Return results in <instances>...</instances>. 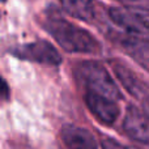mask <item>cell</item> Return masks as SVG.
<instances>
[{
    "instance_id": "8fae6325",
    "label": "cell",
    "mask_w": 149,
    "mask_h": 149,
    "mask_svg": "<svg viewBox=\"0 0 149 149\" xmlns=\"http://www.w3.org/2000/svg\"><path fill=\"white\" fill-rule=\"evenodd\" d=\"M102 149H136L134 147H126V145H122L120 143L115 141V140H103L102 141Z\"/></svg>"
},
{
    "instance_id": "9a60e30c",
    "label": "cell",
    "mask_w": 149,
    "mask_h": 149,
    "mask_svg": "<svg viewBox=\"0 0 149 149\" xmlns=\"http://www.w3.org/2000/svg\"><path fill=\"white\" fill-rule=\"evenodd\" d=\"M0 1H5V0H0Z\"/></svg>"
},
{
    "instance_id": "6da1fadb",
    "label": "cell",
    "mask_w": 149,
    "mask_h": 149,
    "mask_svg": "<svg viewBox=\"0 0 149 149\" xmlns=\"http://www.w3.org/2000/svg\"><path fill=\"white\" fill-rule=\"evenodd\" d=\"M45 28L65 51L85 54L100 51V45L94 37L62 17L50 16L45 21Z\"/></svg>"
},
{
    "instance_id": "3957f363",
    "label": "cell",
    "mask_w": 149,
    "mask_h": 149,
    "mask_svg": "<svg viewBox=\"0 0 149 149\" xmlns=\"http://www.w3.org/2000/svg\"><path fill=\"white\" fill-rule=\"evenodd\" d=\"M110 18L120 28L137 34H149V8L116 7L109 10Z\"/></svg>"
},
{
    "instance_id": "7c38bea8",
    "label": "cell",
    "mask_w": 149,
    "mask_h": 149,
    "mask_svg": "<svg viewBox=\"0 0 149 149\" xmlns=\"http://www.w3.org/2000/svg\"><path fill=\"white\" fill-rule=\"evenodd\" d=\"M9 98V86H8L5 79L0 74V100H8Z\"/></svg>"
},
{
    "instance_id": "52a82bcc",
    "label": "cell",
    "mask_w": 149,
    "mask_h": 149,
    "mask_svg": "<svg viewBox=\"0 0 149 149\" xmlns=\"http://www.w3.org/2000/svg\"><path fill=\"white\" fill-rule=\"evenodd\" d=\"M123 50L145 71L149 72V39L139 37H122L119 39Z\"/></svg>"
},
{
    "instance_id": "8992f818",
    "label": "cell",
    "mask_w": 149,
    "mask_h": 149,
    "mask_svg": "<svg viewBox=\"0 0 149 149\" xmlns=\"http://www.w3.org/2000/svg\"><path fill=\"white\" fill-rule=\"evenodd\" d=\"M85 102L92 114L105 124H113L119 116V107L115 101L93 92H86Z\"/></svg>"
},
{
    "instance_id": "ba28073f",
    "label": "cell",
    "mask_w": 149,
    "mask_h": 149,
    "mask_svg": "<svg viewBox=\"0 0 149 149\" xmlns=\"http://www.w3.org/2000/svg\"><path fill=\"white\" fill-rule=\"evenodd\" d=\"M62 139L68 149H98L93 135L81 127L64 126Z\"/></svg>"
},
{
    "instance_id": "4fadbf2b",
    "label": "cell",
    "mask_w": 149,
    "mask_h": 149,
    "mask_svg": "<svg viewBox=\"0 0 149 149\" xmlns=\"http://www.w3.org/2000/svg\"><path fill=\"white\" fill-rule=\"evenodd\" d=\"M118 1L127 4L128 7H141L149 8V0H118Z\"/></svg>"
},
{
    "instance_id": "277c9868",
    "label": "cell",
    "mask_w": 149,
    "mask_h": 149,
    "mask_svg": "<svg viewBox=\"0 0 149 149\" xmlns=\"http://www.w3.org/2000/svg\"><path fill=\"white\" fill-rule=\"evenodd\" d=\"M12 54L20 59L41 63V64L58 65L62 62V56L58 50L47 41H37L18 46L13 50Z\"/></svg>"
},
{
    "instance_id": "30bf717a",
    "label": "cell",
    "mask_w": 149,
    "mask_h": 149,
    "mask_svg": "<svg viewBox=\"0 0 149 149\" xmlns=\"http://www.w3.org/2000/svg\"><path fill=\"white\" fill-rule=\"evenodd\" d=\"M68 15L84 21H93L95 8L93 0H59Z\"/></svg>"
},
{
    "instance_id": "9c48e42d",
    "label": "cell",
    "mask_w": 149,
    "mask_h": 149,
    "mask_svg": "<svg viewBox=\"0 0 149 149\" xmlns=\"http://www.w3.org/2000/svg\"><path fill=\"white\" fill-rule=\"evenodd\" d=\"M113 70L116 73L118 79L120 80V82L123 84V86L128 90L131 94H134L135 97H141L144 95L145 86L143 85V82L136 77V74L132 72L128 67H126L124 64L119 62H113Z\"/></svg>"
},
{
    "instance_id": "7a4b0ae2",
    "label": "cell",
    "mask_w": 149,
    "mask_h": 149,
    "mask_svg": "<svg viewBox=\"0 0 149 149\" xmlns=\"http://www.w3.org/2000/svg\"><path fill=\"white\" fill-rule=\"evenodd\" d=\"M76 76L79 81L86 88V92H93L107 97L113 101L120 100L116 84L111 79L110 73L101 63L82 62L76 67Z\"/></svg>"
},
{
    "instance_id": "5bb4252c",
    "label": "cell",
    "mask_w": 149,
    "mask_h": 149,
    "mask_svg": "<svg viewBox=\"0 0 149 149\" xmlns=\"http://www.w3.org/2000/svg\"><path fill=\"white\" fill-rule=\"evenodd\" d=\"M143 109H144V111L148 114V116H149V95L143 100Z\"/></svg>"
},
{
    "instance_id": "5b68a950",
    "label": "cell",
    "mask_w": 149,
    "mask_h": 149,
    "mask_svg": "<svg viewBox=\"0 0 149 149\" xmlns=\"http://www.w3.org/2000/svg\"><path fill=\"white\" fill-rule=\"evenodd\" d=\"M123 130L131 139L149 144V116L144 110L130 106L123 120Z\"/></svg>"
}]
</instances>
